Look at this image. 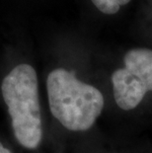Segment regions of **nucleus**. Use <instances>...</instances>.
<instances>
[{
  "instance_id": "1",
  "label": "nucleus",
  "mask_w": 152,
  "mask_h": 153,
  "mask_svg": "<svg viewBox=\"0 0 152 153\" xmlns=\"http://www.w3.org/2000/svg\"><path fill=\"white\" fill-rule=\"evenodd\" d=\"M0 100L14 145L26 151L38 150L44 140V120L35 67L23 62L9 69L0 80Z\"/></svg>"
},
{
  "instance_id": "6",
  "label": "nucleus",
  "mask_w": 152,
  "mask_h": 153,
  "mask_svg": "<svg viewBox=\"0 0 152 153\" xmlns=\"http://www.w3.org/2000/svg\"><path fill=\"white\" fill-rule=\"evenodd\" d=\"M0 153H16V146L0 134Z\"/></svg>"
},
{
  "instance_id": "5",
  "label": "nucleus",
  "mask_w": 152,
  "mask_h": 153,
  "mask_svg": "<svg viewBox=\"0 0 152 153\" xmlns=\"http://www.w3.org/2000/svg\"><path fill=\"white\" fill-rule=\"evenodd\" d=\"M130 1V0H92L93 4L100 11L107 15L116 14L122 6Z\"/></svg>"
},
{
  "instance_id": "2",
  "label": "nucleus",
  "mask_w": 152,
  "mask_h": 153,
  "mask_svg": "<svg viewBox=\"0 0 152 153\" xmlns=\"http://www.w3.org/2000/svg\"><path fill=\"white\" fill-rule=\"evenodd\" d=\"M48 109L59 125L71 132H84L95 125L105 99L98 88L80 80L72 70L56 67L46 79Z\"/></svg>"
},
{
  "instance_id": "4",
  "label": "nucleus",
  "mask_w": 152,
  "mask_h": 153,
  "mask_svg": "<svg viewBox=\"0 0 152 153\" xmlns=\"http://www.w3.org/2000/svg\"><path fill=\"white\" fill-rule=\"evenodd\" d=\"M124 62L125 68L143 84L148 92H152V50L132 48L125 53Z\"/></svg>"
},
{
  "instance_id": "3",
  "label": "nucleus",
  "mask_w": 152,
  "mask_h": 153,
  "mask_svg": "<svg viewBox=\"0 0 152 153\" xmlns=\"http://www.w3.org/2000/svg\"><path fill=\"white\" fill-rule=\"evenodd\" d=\"M114 98L119 108L131 111L139 106L147 89L127 68H119L112 74Z\"/></svg>"
}]
</instances>
